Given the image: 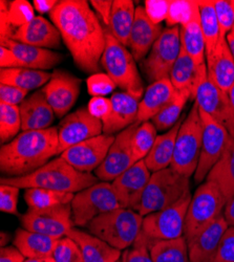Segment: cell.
Masks as SVG:
<instances>
[{
  "label": "cell",
  "mask_w": 234,
  "mask_h": 262,
  "mask_svg": "<svg viewBox=\"0 0 234 262\" xmlns=\"http://www.w3.org/2000/svg\"><path fill=\"white\" fill-rule=\"evenodd\" d=\"M74 62L84 73H99L106 46L105 30L87 0H62L49 14Z\"/></svg>",
  "instance_id": "6da1fadb"
},
{
  "label": "cell",
  "mask_w": 234,
  "mask_h": 262,
  "mask_svg": "<svg viewBox=\"0 0 234 262\" xmlns=\"http://www.w3.org/2000/svg\"><path fill=\"white\" fill-rule=\"evenodd\" d=\"M58 128L23 131L0 149V170L7 178L31 174L59 156Z\"/></svg>",
  "instance_id": "7a4b0ae2"
},
{
  "label": "cell",
  "mask_w": 234,
  "mask_h": 262,
  "mask_svg": "<svg viewBox=\"0 0 234 262\" xmlns=\"http://www.w3.org/2000/svg\"><path fill=\"white\" fill-rule=\"evenodd\" d=\"M97 183L99 181L96 176L78 171L61 157L55 158L28 176L2 179V185H11L19 189L44 188L74 194Z\"/></svg>",
  "instance_id": "3957f363"
},
{
  "label": "cell",
  "mask_w": 234,
  "mask_h": 262,
  "mask_svg": "<svg viewBox=\"0 0 234 262\" xmlns=\"http://www.w3.org/2000/svg\"><path fill=\"white\" fill-rule=\"evenodd\" d=\"M190 192V179L172 167L154 172L131 209L142 217L174 206Z\"/></svg>",
  "instance_id": "277c9868"
},
{
  "label": "cell",
  "mask_w": 234,
  "mask_h": 262,
  "mask_svg": "<svg viewBox=\"0 0 234 262\" xmlns=\"http://www.w3.org/2000/svg\"><path fill=\"white\" fill-rule=\"evenodd\" d=\"M143 217L130 208H120L93 220L90 233L120 251L132 247L141 234Z\"/></svg>",
  "instance_id": "5b68a950"
},
{
  "label": "cell",
  "mask_w": 234,
  "mask_h": 262,
  "mask_svg": "<svg viewBox=\"0 0 234 262\" xmlns=\"http://www.w3.org/2000/svg\"><path fill=\"white\" fill-rule=\"evenodd\" d=\"M106 46L101 64L106 74L123 92L140 100L144 95V85L139 74L136 59L121 43L105 30Z\"/></svg>",
  "instance_id": "8992f818"
},
{
  "label": "cell",
  "mask_w": 234,
  "mask_h": 262,
  "mask_svg": "<svg viewBox=\"0 0 234 262\" xmlns=\"http://www.w3.org/2000/svg\"><path fill=\"white\" fill-rule=\"evenodd\" d=\"M226 204L222 191L214 182L202 183L193 195L185 218L184 237L187 243L222 216Z\"/></svg>",
  "instance_id": "52a82bcc"
},
{
  "label": "cell",
  "mask_w": 234,
  "mask_h": 262,
  "mask_svg": "<svg viewBox=\"0 0 234 262\" xmlns=\"http://www.w3.org/2000/svg\"><path fill=\"white\" fill-rule=\"evenodd\" d=\"M203 140V123L199 105L195 102L178 133L172 167L187 178L197 171Z\"/></svg>",
  "instance_id": "ba28073f"
},
{
  "label": "cell",
  "mask_w": 234,
  "mask_h": 262,
  "mask_svg": "<svg viewBox=\"0 0 234 262\" xmlns=\"http://www.w3.org/2000/svg\"><path fill=\"white\" fill-rule=\"evenodd\" d=\"M75 227H88L96 217L123 208L112 183L100 182L75 194L71 204Z\"/></svg>",
  "instance_id": "9c48e42d"
},
{
  "label": "cell",
  "mask_w": 234,
  "mask_h": 262,
  "mask_svg": "<svg viewBox=\"0 0 234 262\" xmlns=\"http://www.w3.org/2000/svg\"><path fill=\"white\" fill-rule=\"evenodd\" d=\"M191 199L193 195L189 193L174 206L144 216L140 237L147 242L183 237L185 218Z\"/></svg>",
  "instance_id": "30bf717a"
},
{
  "label": "cell",
  "mask_w": 234,
  "mask_h": 262,
  "mask_svg": "<svg viewBox=\"0 0 234 262\" xmlns=\"http://www.w3.org/2000/svg\"><path fill=\"white\" fill-rule=\"evenodd\" d=\"M181 47L180 27H173L163 31L151 52L142 61V69L148 81L154 83L169 79L170 72L180 55Z\"/></svg>",
  "instance_id": "8fae6325"
},
{
  "label": "cell",
  "mask_w": 234,
  "mask_h": 262,
  "mask_svg": "<svg viewBox=\"0 0 234 262\" xmlns=\"http://www.w3.org/2000/svg\"><path fill=\"white\" fill-rule=\"evenodd\" d=\"M200 115L203 123V140L199 165L194 176L197 184L206 181L209 172L223 156L230 137L227 128L219 124L201 109Z\"/></svg>",
  "instance_id": "7c38bea8"
},
{
  "label": "cell",
  "mask_w": 234,
  "mask_h": 262,
  "mask_svg": "<svg viewBox=\"0 0 234 262\" xmlns=\"http://www.w3.org/2000/svg\"><path fill=\"white\" fill-rule=\"evenodd\" d=\"M21 226L24 229L51 236L56 239L66 237L74 228L72 206L61 205L48 209H29L21 216Z\"/></svg>",
  "instance_id": "4fadbf2b"
},
{
  "label": "cell",
  "mask_w": 234,
  "mask_h": 262,
  "mask_svg": "<svg viewBox=\"0 0 234 262\" xmlns=\"http://www.w3.org/2000/svg\"><path fill=\"white\" fill-rule=\"evenodd\" d=\"M103 135V123L89 112L88 106L68 115L58 126L59 156L67 149Z\"/></svg>",
  "instance_id": "5bb4252c"
},
{
  "label": "cell",
  "mask_w": 234,
  "mask_h": 262,
  "mask_svg": "<svg viewBox=\"0 0 234 262\" xmlns=\"http://www.w3.org/2000/svg\"><path fill=\"white\" fill-rule=\"evenodd\" d=\"M140 123L136 122L117 135L104 162L95 171L102 182L113 183L119 176L136 164L133 152V137Z\"/></svg>",
  "instance_id": "9a60e30c"
},
{
  "label": "cell",
  "mask_w": 234,
  "mask_h": 262,
  "mask_svg": "<svg viewBox=\"0 0 234 262\" xmlns=\"http://www.w3.org/2000/svg\"><path fill=\"white\" fill-rule=\"evenodd\" d=\"M115 138L103 134L67 149L59 157L65 159L78 171L92 173L104 162Z\"/></svg>",
  "instance_id": "2e32d148"
},
{
  "label": "cell",
  "mask_w": 234,
  "mask_h": 262,
  "mask_svg": "<svg viewBox=\"0 0 234 262\" xmlns=\"http://www.w3.org/2000/svg\"><path fill=\"white\" fill-rule=\"evenodd\" d=\"M81 80L65 71H55L45 85L44 92L49 104L58 118L65 117L80 95Z\"/></svg>",
  "instance_id": "e0dca14e"
},
{
  "label": "cell",
  "mask_w": 234,
  "mask_h": 262,
  "mask_svg": "<svg viewBox=\"0 0 234 262\" xmlns=\"http://www.w3.org/2000/svg\"><path fill=\"white\" fill-rule=\"evenodd\" d=\"M195 102L201 111L228 130L234 128V112L229 96L220 90L208 76L199 85Z\"/></svg>",
  "instance_id": "ac0fdd59"
},
{
  "label": "cell",
  "mask_w": 234,
  "mask_h": 262,
  "mask_svg": "<svg viewBox=\"0 0 234 262\" xmlns=\"http://www.w3.org/2000/svg\"><path fill=\"white\" fill-rule=\"evenodd\" d=\"M163 31L161 25L155 24L148 17L145 8L140 6L136 8V17L129 42V48L136 61H143L147 57Z\"/></svg>",
  "instance_id": "d6986e66"
},
{
  "label": "cell",
  "mask_w": 234,
  "mask_h": 262,
  "mask_svg": "<svg viewBox=\"0 0 234 262\" xmlns=\"http://www.w3.org/2000/svg\"><path fill=\"white\" fill-rule=\"evenodd\" d=\"M152 174L144 160H142L127 169L112 183L123 208L131 209L133 207L150 182Z\"/></svg>",
  "instance_id": "ffe728a7"
},
{
  "label": "cell",
  "mask_w": 234,
  "mask_h": 262,
  "mask_svg": "<svg viewBox=\"0 0 234 262\" xmlns=\"http://www.w3.org/2000/svg\"><path fill=\"white\" fill-rule=\"evenodd\" d=\"M228 227L224 215H222L187 243L190 262H215L222 237Z\"/></svg>",
  "instance_id": "44dd1931"
},
{
  "label": "cell",
  "mask_w": 234,
  "mask_h": 262,
  "mask_svg": "<svg viewBox=\"0 0 234 262\" xmlns=\"http://www.w3.org/2000/svg\"><path fill=\"white\" fill-rule=\"evenodd\" d=\"M13 40L51 50L60 48L62 38L59 30L52 21L42 16H36L31 23L16 30Z\"/></svg>",
  "instance_id": "7402d4cb"
},
{
  "label": "cell",
  "mask_w": 234,
  "mask_h": 262,
  "mask_svg": "<svg viewBox=\"0 0 234 262\" xmlns=\"http://www.w3.org/2000/svg\"><path fill=\"white\" fill-rule=\"evenodd\" d=\"M112 112L103 123V134L114 136L120 134L137 122L139 100L125 92L116 93L111 98Z\"/></svg>",
  "instance_id": "603a6c76"
},
{
  "label": "cell",
  "mask_w": 234,
  "mask_h": 262,
  "mask_svg": "<svg viewBox=\"0 0 234 262\" xmlns=\"http://www.w3.org/2000/svg\"><path fill=\"white\" fill-rule=\"evenodd\" d=\"M206 65L208 78L228 94L234 83V58L226 38H220L214 52L206 56Z\"/></svg>",
  "instance_id": "cb8c5ba5"
},
{
  "label": "cell",
  "mask_w": 234,
  "mask_h": 262,
  "mask_svg": "<svg viewBox=\"0 0 234 262\" xmlns=\"http://www.w3.org/2000/svg\"><path fill=\"white\" fill-rule=\"evenodd\" d=\"M23 131L45 130L51 128L55 113L49 104L44 92L38 91L29 96L19 105Z\"/></svg>",
  "instance_id": "d4e9b609"
},
{
  "label": "cell",
  "mask_w": 234,
  "mask_h": 262,
  "mask_svg": "<svg viewBox=\"0 0 234 262\" xmlns=\"http://www.w3.org/2000/svg\"><path fill=\"white\" fill-rule=\"evenodd\" d=\"M177 91L170 79H163L152 83L139 102L137 122L141 124L152 121L174 100Z\"/></svg>",
  "instance_id": "484cf974"
},
{
  "label": "cell",
  "mask_w": 234,
  "mask_h": 262,
  "mask_svg": "<svg viewBox=\"0 0 234 262\" xmlns=\"http://www.w3.org/2000/svg\"><path fill=\"white\" fill-rule=\"evenodd\" d=\"M207 76V65L204 64L202 67H197L195 61L190 58L185 48L182 46L180 55L169 76L176 91L188 90L195 100L199 85Z\"/></svg>",
  "instance_id": "4316f807"
},
{
  "label": "cell",
  "mask_w": 234,
  "mask_h": 262,
  "mask_svg": "<svg viewBox=\"0 0 234 262\" xmlns=\"http://www.w3.org/2000/svg\"><path fill=\"white\" fill-rule=\"evenodd\" d=\"M0 45L10 49L19 59V61L23 63L24 68L32 70L46 72L55 68L63 60V56L59 53L25 45V43H20L13 39L2 41Z\"/></svg>",
  "instance_id": "83f0119b"
},
{
  "label": "cell",
  "mask_w": 234,
  "mask_h": 262,
  "mask_svg": "<svg viewBox=\"0 0 234 262\" xmlns=\"http://www.w3.org/2000/svg\"><path fill=\"white\" fill-rule=\"evenodd\" d=\"M79 246L84 262H117L121 259L122 253L104 240L91 233L72 228L68 234Z\"/></svg>",
  "instance_id": "f1b7e54d"
},
{
  "label": "cell",
  "mask_w": 234,
  "mask_h": 262,
  "mask_svg": "<svg viewBox=\"0 0 234 262\" xmlns=\"http://www.w3.org/2000/svg\"><path fill=\"white\" fill-rule=\"evenodd\" d=\"M185 118L180 121L166 133L157 137V140L150 151V154L144 159V162L152 173L169 168L173 164L176 141L179 129Z\"/></svg>",
  "instance_id": "f546056e"
},
{
  "label": "cell",
  "mask_w": 234,
  "mask_h": 262,
  "mask_svg": "<svg viewBox=\"0 0 234 262\" xmlns=\"http://www.w3.org/2000/svg\"><path fill=\"white\" fill-rule=\"evenodd\" d=\"M229 133L230 137L224 154L206 179L220 188L226 202L234 195V128Z\"/></svg>",
  "instance_id": "4dcf8cb0"
},
{
  "label": "cell",
  "mask_w": 234,
  "mask_h": 262,
  "mask_svg": "<svg viewBox=\"0 0 234 262\" xmlns=\"http://www.w3.org/2000/svg\"><path fill=\"white\" fill-rule=\"evenodd\" d=\"M58 239L26 229H19L15 233L14 246L27 259L53 256Z\"/></svg>",
  "instance_id": "1f68e13d"
},
{
  "label": "cell",
  "mask_w": 234,
  "mask_h": 262,
  "mask_svg": "<svg viewBox=\"0 0 234 262\" xmlns=\"http://www.w3.org/2000/svg\"><path fill=\"white\" fill-rule=\"evenodd\" d=\"M136 17V8L132 0H115L113 5L110 33L124 47H129L130 36Z\"/></svg>",
  "instance_id": "d6a6232c"
},
{
  "label": "cell",
  "mask_w": 234,
  "mask_h": 262,
  "mask_svg": "<svg viewBox=\"0 0 234 262\" xmlns=\"http://www.w3.org/2000/svg\"><path fill=\"white\" fill-rule=\"evenodd\" d=\"M181 43L197 67L206 64V47L200 23V10L187 24L180 27Z\"/></svg>",
  "instance_id": "836d02e7"
},
{
  "label": "cell",
  "mask_w": 234,
  "mask_h": 262,
  "mask_svg": "<svg viewBox=\"0 0 234 262\" xmlns=\"http://www.w3.org/2000/svg\"><path fill=\"white\" fill-rule=\"evenodd\" d=\"M138 239L147 245L154 262H190L188 244L184 236L178 239L156 242H147L140 236Z\"/></svg>",
  "instance_id": "e575fe53"
},
{
  "label": "cell",
  "mask_w": 234,
  "mask_h": 262,
  "mask_svg": "<svg viewBox=\"0 0 234 262\" xmlns=\"http://www.w3.org/2000/svg\"><path fill=\"white\" fill-rule=\"evenodd\" d=\"M52 78V74L28 68L2 69L0 84L12 85L27 92H31L46 85Z\"/></svg>",
  "instance_id": "d590c367"
},
{
  "label": "cell",
  "mask_w": 234,
  "mask_h": 262,
  "mask_svg": "<svg viewBox=\"0 0 234 262\" xmlns=\"http://www.w3.org/2000/svg\"><path fill=\"white\" fill-rule=\"evenodd\" d=\"M74 193L49 190L44 188H29L25 191V201L29 209L41 210L61 205L72 204Z\"/></svg>",
  "instance_id": "8d00e7d4"
},
{
  "label": "cell",
  "mask_w": 234,
  "mask_h": 262,
  "mask_svg": "<svg viewBox=\"0 0 234 262\" xmlns=\"http://www.w3.org/2000/svg\"><path fill=\"white\" fill-rule=\"evenodd\" d=\"M200 23L204 35L206 56L216 49L220 40V27L217 18L214 2H199Z\"/></svg>",
  "instance_id": "74e56055"
},
{
  "label": "cell",
  "mask_w": 234,
  "mask_h": 262,
  "mask_svg": "<svg viewBox=\"0 0 234 262\" xmlns=\"http://www.w3.org/2000/svg\"><path fill=\"white\" fill-rule=\"evenodd\" d=\"M189 99H193L190 91H177L176 97L170 102L161 113H159L153 120V124L158 131H166L173 128L179 121L183 108Z\"/></svg>",
  "instance_id": "f35d334b"
},
{
  "label": "cell",
  "mask_w": 234,
  "mask_h": 262,
  "mask_svg": "<svg viewBox=\"0 0 234 262\" xmlns=\"http://www.w3.org/2000/svg\"><path fill=\"white\" fill-rule=\"evenodd\" d=\"M23 127L19 106L0 103V141L5 145L14 140Z\"/></svg>",
  "instance_id": "ab89813d"
},
{
  "label": "cell",
  "mask_w": 234,
  "mask_h": 262,
  "mask_svg": "<svg viewBox=\"0 0 234 262\" xmlns=\"http://www.w3.org/2000/svg\"><path fill=\"white\" fill-rule=\"evenodd\" d=\"M158 130L152 121L144 122L139 125L133 137V152L135 162L144 160L150 154L156 140Z\"/></svg>",
  "instance_id": "60d3db41"
},
{
  "label": "cell",
  "mask_w": 234,
  "mask_h": 262,
  "mask_svg": "<svg viewBox=\"0 0 234 262\" xmlns=\"http://www.w3.org/2000/svg\"><path fill=\"white\" fill-rule=\"evenodd\" d=\"M0 15H5L15 30L28 25L36 17L34 6L27 0H14L9 10L0 12Z\"/></svg>",
  "instance_id": "b9f144b4"
},
{
  "label": "cell",
  "mask_w": 234,
  "mask_h": 262,
  "mask_svg": "<svg viewBox=\"0 0 234 262\" xmlns=\"http://www.w3.org/2000/svg\"><path fill=\"white\" fill-rule=\"evenodd\" d=\"M199 11V2H172L166 19L167 25L173 27H181L195 16Z\"/></svg>",
  "instance_id": "7bdbcfd3"
},
{
  "label": "cell",
  "mask_w": 234,
  "mask_h": 262,
  "mask_svg": "<svg viewBox=\"0 0 234 262\" xmlns=\"http://www.w3.org/2000/svg\"><path fill=\"white\" fill-rule=\"evenodd\" d=\"M53 258L56 262H84L79 246L68 236L58 239Z\"/></svg>",
  "instance_id": "ee69618b"
},
{
  "label": "cell",
  "mask_w": 234,
  "mask_h": 262,
  "mask_svg": "<svg viewBox=\"0 0 234 262\" xmlns=\"http://www.w3.org/2000/svg\"><path fill=\"white\" fill-rule=\"evenodd\" d=\"M220 27V38H226L234 25V0H216L214 2Z\"/></svg>",
  "instance_id": "f6af8a7d"
},
{
  "label": "cell",
  "mask_w": 234,
  "mask_h": 262,
  "mask_svg": "<svg viewBox=\"0 0 234 262\" xmlns=\"http://www.w3.org/2000/svg\"><path fill=\"white\" fill-rule=\"evenodd\" d=\"M88 92L93 97H104L113 93L116 89L115 82L108 74L97 73L89 77L87 81Z\"/></svg>",
  "instance_id": "bcb514c9"
},
{
  "label": "cell",
  "mask_w": 234,
  "mask_h": 262,
  "mask_svg": "<svg viewBox=\"0 0 234 262\" xmlns=\"http://www.w3.org/2000/svg\"><path fill=\"white\" fill-rule=\"evenodd\" d=\"M19 191V188L11 185L0 186V210L8 214L18 215Z\"/></svg>",
  "instance_id": "7dc6e473"
},
{
  "label": "cell",
  "mask_w": 234,
  "mask_h": 262,
  "mask_svg": "<svg viewBox=\"0 0 234 262\" xmlns=\"http://www.w3.org/2000/svg\"><path fill=\"white\" fill-rule=\"evenodd\" d=\"M215 262H234V227L224 233Z\"/></svg>",
  "instance_id": "c3c4849f"
},
{
  "label": "cell",
  "mask_w": 234,
  "mask_h": 262,
  "mask_svg": "<svg viewBox=\"0 0 234 262\" xmlns=\"http://www.w3.org/2000/svg\"><path fill=\"white\" fill-rule=\"evenodd\" d=\"M123 262H154L146 244L137 239L132 248L125 250L121 257Z\"/></svg>",
  "instance_id": "681fc988"
},
{
  "label": "cell",
  "mask_w": 234,
  "mask_h": 262,
  "mask_svg": "<svg viewBox=\"0 0 234 262\" xmlns=\"http://www.w3.org/2000/svg\"><path fill=\"white\" fill-rule=\"evenodd\" d=\"M28 95L29 92L18 89V87L0 84V103L19 106L28 98Z\"/></svg>",
  "instance_id": "f907efd6"
},
{
  "label": "cell",
  "mask_w": 234,
  "mask_h": 262,
  "mask_svg": "<svg viewBox=\"0 0 234 262\" xmlns=\"http://www.w3.org/2000/svg\"><path fill=\"white\" fill-rule=\"evenodd\" d=\"M172 2H165V0H147L145 3V11L155 24L161 25L163 20L167 19L169 7Z\"/></svg>",
  "instance_id": "816d5d0a"
},
{
  "label": "cell",
  "mask_w": 234,
  "mask_h": 262,
  "mask_svg": "<svg viewBox=\"0 0 234 262\" xmlns=\"http://www.w3.org/2000/svg\"><path fill=\"white\" fill-rule=\"evenodd\" d=\"M88 109L93 117L103 121L112 112L111 99L105 97H93L89 102Z\"/></svg>",
  "instance_id": "f5cc1de1"
},
{
  "label": "cell",
  "mask_w": 234,
  "mask_h": 262,
  "mask_svg": "<svg viewBox=\"0 0 234 262\" xmlns=\"http://www.w3.org/2000/svg\"><path fill=\"white\" fill-rule=\"evenodd\" d=\"M114 2L112 0H92L91 6L105 26H110Z\"/></svg>",
  "instance_id": "db71d44e"
},
{
  "label": "cell",
  "mask_w": 234,
  "mask_h": 262,
  "mask_svg": "<svg viewBox=\"0 0 234 262\" xmlns=\"http://www.w3.org/2000/svg\"><path fill=\"white\" fill-rule=\"evenodd\" d=\"M0 67L2 69H16L24 68V65L10 49L0 46Z\"/></svg>",
  "instance_id": "11a10c76"
},
{
  "label": "cell",
  "mask_w": 234,
  "mask_h": 262,
  "mask_svg": "<svg viewBox=\"0 0 234 262\" xmlns=\"http://www.w3.org/2000/svg\"><path fill=\"white\" fill-rule=\"evenodd\" d=\"M27 258L15 246L4 247L0 250V262H26Z\"/></svg>",
  "instance_id": "9f6ffc18"
},
{
  "label": "cell",
  "mask_w": 234,
  "mask_h": 262,
  "mask_svg": "<svg viewBox=\"0 0 234 262\" xmlns=\"http://www.w3.org/2000/svg\"><path fill=\"white\" fill-rule=\"evenodd\" d=\"M57 4V0H34L33 2L35 11H37L40 14H50L55 9Z\"/></svg>",
  "instance_id": "6f0895ef"
},
{
  "label": "cell",
  "mask_w": 234,
  "mask_h": 262,
  "mask_svg": "<svg viewBox=\"0 0 234 262\" xmlns=\"http://www.w3.org/2000/svg\"><path fill=\"white\" fill-rule=\"evenodd\" d=\"M223 215L228 226L234 227V195L227 202Z\"/></svg>",
  "instance_id": "680465c9"
},
{
  "label": "cell",
  "mask_w": 234,
  "mask_h": 262,
  "mask_svg": "<svg viewBox=\"0 0 234 262\" xmlns=\"http://www.w3.org/2000/svg\"><path fill=\"white\" fill-rule=\"evenodd\" d=\"M226 40H227V43H228V47H229V50L234 58V33L233 32H230L227 37H226Z\"/></svg>",
  "instance_id": "91938a15"
},
{
  "label": "cell",
  "mask_w": 234,
  "mask_h": 262,
  "mask_svg": "<svg viewBox=\"0 0 234 262\" xmlns=\"http://www.w3.org/2000/svg\"><path fill=\"white\" fill-rule=\"evenodd\" d=\"M26 262H56L53 256L50 257H42V258H31L27 259Z\"/></svg>",
  "instance_id": "94428289"
},
{
  "label": "cell",
  "mask_w": 234,
  "mask_h": 262,
  "mask_svg": "<svg viewBox=\"0 0 234 262\" xmlns=\"http://www.w3.org/2000/svg\"><path fill=\"white\" fill-rule=\"evenodd\" d=\"M9 240H10L9 234H7L6 232H2V243H0V245H2V248L8 247L7 244L9 243Z\"/></svg>",
  "instance_id": "6125c7cd"
},
{
  "label": "cell",
  "mask_w": 234,
  "mask_h": 262,
  "mask_svg": "<svg viewBox=\"0 0 234 262\" xmlns=\"http://www.w3.org/2000/svg\"><path fill=\"white\" fill-rule=\"evenodd\" d=\"M228 96H229V100H230V103L232 105V108H233V112H234V83L233 85L231 86V89L228 93Z\"/></svg>",
  "instance_id": "be15d7a7"
},
{
  "label": "cell",
  "mask_w": 234,
  "mask_h": 262,
  "mask_svg": "<svg viewBox=\"0 0 234 262\" xmlns=\"http://www.w3.org/2000/svg\"><path fill=\"white\" fill-rule=\"evenodd\" d=\"M231 32H233L234 33V25H233V28H232V31Z\"/></svg>",
  "instance_id": "e7e4bbea"
},
{
  "label": "cell",
  "mask_w": 234,
  "mask_h": 262,
  "mask_svg": "<svg viewBox=\"0 0 234 262\" xmlns=\"http://www.w3.org/2000/svg\"><path fill=\"white\" fill-rule=\"evenodd\" d=\"M117 262H123V261H122V259H120V260H119V261H117Z\"/></svg>",
  "instance_id": "03108f58"
}]
</instances>
